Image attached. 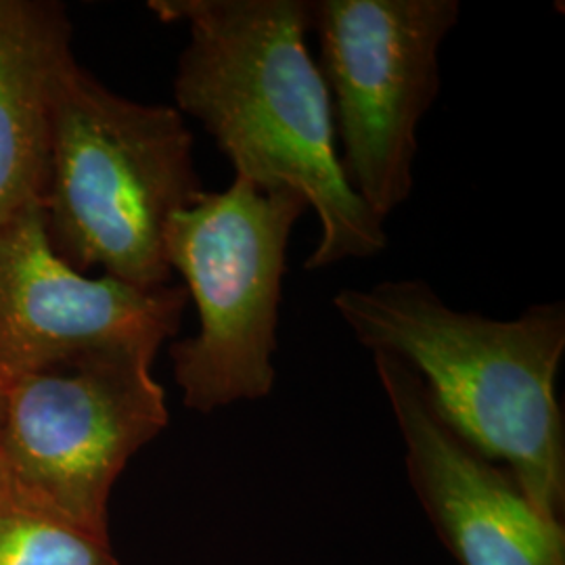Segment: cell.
<instances>
[{"mask_svg": "<svg viewBox=\"0 0 565 565\" xmlns=\"http://www.w3.org/2000/svg\"><path fill=\"white\" fill-rule=\"evenodd\" d=\"M151 13L182 23L174 102L202 124L243 177L263 191L302 195L319 221L306 270L375 258L385 224L345 181L331 99L306 34L308 0H151Z\"/></svg>", "mask_w": 565, "mask_h": 565, "instance_id": "cell-1", "label": "cell"}, {"mask_svg": "<svg viewBox=\"0 0 565 565\" xmlns=\"http://www.w3.org/2000/svg\"><path fill=\"white\" fill-rule=\"evenodd\" d=\"M333 308L361 345L406 364L446 425L505 467L543 515L562 522L564 413L557 373L565 303H534L511 321L455 310L424 279L343 287Z\"/></svg>", "mask_w": 565, "mask_h": 565, "instance_id": "cell-2", "label": "cell"}, {"mask_svg": "<svg viewBox=\"0 0 565 565\" xmlns=\"http://www.w3.org/2000/svg\"><path fill=\"white\" fill-rule=\"evenodd\" d=\"M193 145L177 107L121 97L67 61L51 103L42 200L57 256L132 287L170 285L166 228L203 193Z\"/></svg>", "mask_w": 565, "mask_h": 565, "instance_id": "cell-3", "label": "cell"}, {"mask_svg": "<svg viewBox=\"0 0 565 565\" xmlns=\"http://www.w3.org/2000/svg\"><path fill=\"white\" fill-rule=\"evenodd\" d=\"M303 210L296 191H263L235 174L168 224L166 260L200 319L193 338L170 345L186 408L207 415L273 392L287 247Z\"/></svg>", "mask_w": 565, "mask_h": 565, "instance_id": "cell-4", "label": "cell"}, {"mask_svg": "<svg viewBox=\"0 0 565 565\" xmlns=\"http://www.w3.org/2000/svg\"><path fill=\"white\" fill-rule=\"evenodd\" d=\"M156 356L109 350L0 385V467L23 497L107 539V503L124 467L168 425Z\"/></svg>", "mask_w": 565, "mask_h": 565, "instance_id": "cell-5", "label": "cell"}, {"mask_svg": "<svg viewBox=\"0 0 565 565\" xmlns=\"http://www.w3.org/2000/svg\"><path fill=\"white\" fill-rule=\"evenodd\" d=\"M461 11L459 0L310 2L343 177L384 224L413 193L417 130L440 95V49Z\"/></svg>", "mask_w": 565, "mask_h": 565, "instance_id": "cell-6", "label": "cell"}, {"mask_svg": "<svg viewBox=\"0 0 565 565\" xmlns=\"http://www.w3.org/2000/svg\"><path fill=\"white\" fill-rule=\"evenodd\" d=\"M186 303L182 285L141 289L72 268L53 249L44 207L30 205L0 224V385L93 352L158 356Z\"/></svg>", "mask_w": 565, "mask_h": 565, "instance_id": "cell-7", "label": "cell"}, {"mask_svg": "<svg viewBox=\"0 0 565 565\" xmlns=\"http://www.w3.org/2000/svg\"><path fill=\"white\" fill-rule=\"evenodd\" d=\"M404 445V463L425 513L461 565H565L562 522L527 501L513 476L452 431L419 377L373 352Z\"/></svg>", "mask_w": 565, "mask_h": 565, "instance_id": "cell-8", "label": "cell"}, {"mask_svg": "<svg viewBox=\"0 0 565 565\" xmlns=\"http://www.w3.org/2000/svg\"><path fill=\"white\" fill-rule=\"evenodd\" d=\"M72 57V25L63 4L0 0V224L42 205L51 103Z\"/></svg>", "mask_w": 565, "mask_h": 565, "instance_id": "cell-9", "label": "cell"}, {"mask_svg": "<svg viewBox=\"0 0 565 565\" xmlns=\"http://www.w3.org/2000/svg\"><path fill=\"white\" fill-rule=\"evenodd\" d=\"M0 565H120L109 541L23 497L0 467Z\"/></svg>", "mask_w": 565, "mask_h": 565, "instance_id": "cell-10", "label": "cell"}]
</instances>
